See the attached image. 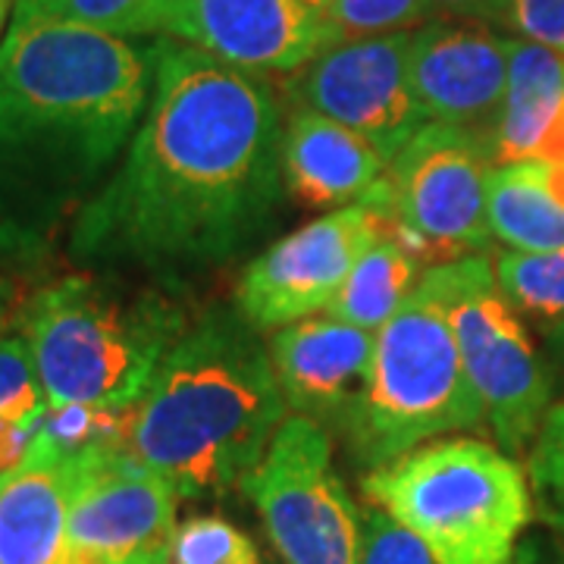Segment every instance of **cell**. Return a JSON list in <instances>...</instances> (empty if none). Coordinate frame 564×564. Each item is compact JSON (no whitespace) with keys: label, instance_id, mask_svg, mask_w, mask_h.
I'll list each match as a JSON object with an SVG mask.
<instances>
[{"label":"cell","instance_id":"d590c367","mask_svg":"<svg viewBox=\"0 0 564 564\" xmlns=\"http://www.w3.org/2000/svg\"><path fill=\"white\" fill-rule=\"evenodd\" d=\"M10 7H13V0H0V32H3V22L10 17Z\"/></svg>","mask_w":564,"mask_h":564},{"label":"cell","instance_id":"5b68a950","mask_svg":"<svg viewBox=\"0 0 564 564\" xmlns=\"http://www.w3.org/2000/svg\"><path fill=\"white\" fill-rule=\"evenodd\" d=\"M364 499L421 540L436 564H514L533 518L527 470L499 445L452 436L364 477Z\"/></svg>","mask_w":564,"mask_h":564},{"label":"cell","instance_id":"30bf717a","mask_svg":"<svg viewBox=\"0 0 564 564\" xmlns=\"http://www.w3.org/2000/svg\"><path fill=\"white\" fill-rule=\"evenodd\" d=\"M383 229V214L370 195L323 214L245 267L236 285V307L261 333L314 317L336 302L348 273Z\"/></svg>","mask_w":564,"mask_h":564},{"label":"cell","instance_id":"f1b7e54d","mask_svg":"<svg viewBox=\"0 0 564 564\" xmlns=\"http://www.w3.org/2000/svg\"><path fill=\"white\" fill-rule=\"evenodd\" d=\"M433 20H464L484 22V25H502L505 0H426Z\"/></svg>","mask_w":564,"mask_h":564},{"label":"cell","instance_id":"ac0fdd59","mask_svg":"<svg viewBox=\"0 0 564 564\" xmlns=\"http://www.w3.org/2000/svg\"><path fill=\"white\" fill-rule=\"evenodd\" d=\"M564 132V54L511 35L508 85L489 141V166L549 161Z\"/></svg>","mask_w":564,"mask_h":564},{"label":"cell","instance_id":"3957f363","mask_svg":"<svg viewBox=\"0 0 564 564\" xmlns=\"http://www.w3.org/2000/svg\"><path fill=\"white\" fill-rule=\"evenodd\" d=\"M289 417L270 348L239 307H210L166 351L132 408L129 452L180 496L226 492Z\"/></svg>","mask_w":564,"mask_h":564},{"label":"cell","instance_id":"4316f807","mask_svg":"<svg viewBox=\"0 0 564 564\" xmlns=\"http://www.w3.org/2000/svg\"><path fill=\"white\" fill-rule=\"evenodd\" d=\"M361 564H436L430 549L380 505L361 508Z\"/></svg>","mask_w":564,"mask_h":564},{"label":"cell","instance_id":"484cf974","mask_svg":"<svg viewBox=\"0 0 564 564\" xmlns=\"http://www.w3.org/2000/svg\"><path fill=\"white\" fill-rule=\"evenodd\" d=\"M261 562L254 543L226 518L202 514L176 524L170 564H245Z\"/></svg>","mask_w":564,"mask_h":564},{"label":"cell","instance_id":"f546056e","mask_svg":"<svg viewBox=\"0 0 564 564\" xmlns=\"http://www.w3.org/2000/svg\"><path fill=\"white\" fill-rule=\"evenodd\" d=\"M35 433H39V423L25 426V423L0 421V474L13 470L29 455V448L35 443Z\"/></svg>","mask_w":564,"mask_h":564},{"label":"cell","instance_id":"8992f818","mask_svg":"<svg viewBox=\"0 0 564 564\" xmlns=\"http://www.w3.org/2000/svg\"><path fill=\"white\" fill-rule=\"evenodd\" d=\"M474 426H486L484 404L467 380L443 295L421 276L373 339L367 392L345 443L370 474Z\"/></svg>","mask_w":564,"mask_h":564},{"label":"cell","instance_id":"836d02e7","mask_svg":"<svg viewBox=\"0 0 564 564\" xmlns=\"http://www.w3.org/2000/svg\"><path fill=\"white\" fill-rule=\"evenodd\" d=\"M549 343H552V351H555V358L562 364L564 370V321L555 323V326H549Z\"/></svg>","mask_w":564,"mask_h":564},{"label":"cell","instance_id":"1f68e13d","mask_svg":"<svg viewBox=\"0 0 564 564\" xmlns=\"http://www.w3.org/2000/svg\"><path fill=\"white\" fill-rule=\"evenodd\" d=\"M61 564H170V552H154V555H135V558H107V555H85V552H69Z\"/></svg>","mask_w":564,"mask_h":564},{"label":"cell","instance_id":"d4e9b609","mask_svg":"<svg viewBox=\"0 0 564 564\" xmlns=\"http://www.w3.org/2000/svg\"><path fill=\"white\" fill-rule=\"evenodd\" d=\"M433 20L426 0H333L326 22L336 41L414 32Z\"/></svg>","mask_w":564,"mask_h":564},{"label":"cell","instance_id":"7402d4cb","mask_svg":"<svg viewBox=\"0 0 564 564\" xmlns=\"http://www.w3.org/2000/svg\"><path fill=\"white\" fill-rule=\"evenodd\" d=\"M496 282L518 317L540 326L564 321V248L558 251H499L492 258Z\"/></svg>","mask_w":564,"mask_h":564},{"label":"cell","instance_id":"277c9868","mask_svg":"<svg viewBox=\"0 0 564 564\" xmlns=\"http://www.w3.org/2000/svg\"><path fill=\"white\" fill-rule=\"evenodd\" d=\"M185 329L173 299L73 273L35 292L22 336L51 408H135Z\"/></svg>","mask_w":564,"mask_h":564},{"label":"cell","instance_id":"4dcf8cb0","mask_svg":"<svg viewBox=\"0 0 564 564\" xmlns=\"http://www.w3.org/2000/svg\"><path fill=\"white\" fill-rule=\"evenodd\" d=\"M514 564H564V540L552 530L543 536H533L521 543Z\"/></svg>","mask_w":564,"mask_h":564},{"label":"cell","instance_id":"e575fe53","mask_svg":"<svg viewBox=\"0 0 564 564\" xmlns=\"http://www.w3.org/2000/svg\"><path fill=\"white\" fill-rule=\"evenodd\" d=\"M302 3L307 10H314L317 17H323V20H326V13H329V7H333V0H302Z\"/></svg>","mask_w":564,"mask_h":564},{"label":"cell","instance_id":"cb8c5ba5","mask_svg":"<svg viewBox=\"0 0 564 564\" xmlns=\"http://www.w3.org/2000/svg\"><path fill=\"white\" fill-rule=\"evenodd\" d=\"M51 402L41 386L29 339L22 333L0 336V421L35 426Z\"/></svg>","mask_w":564,"mask_h":564},{"label":"cell","instance_id":"d6a6232c","mask_svg":"<svg viewBox=\"0 0 564 564\" xmlns=\"http://www.w3.org/2000/svg\"><path fill=\"white\" fill-rule=\"evenodd\" d=\"M13 304H17V289H13V280L0 270V336L7 329V323L13 317Z\"/></svg>","mask_w":564,"mask_h":564},{"label":"cell","instance_id":"e0dca14e","mask_svg":"<svg viewBox=\"0 0 564 564\" xmlns=\"http://www.w3.org/2000/svg\"><path fill=\"white\" fill-rule=\"evenodd\" d=\"M69 524L66 458L32 443L13 470L0 474V564H61Z\"/></svg>","mask_w":564,"mask_h":564},{"label":"cell","instance_id":"d6986e66","mask_svg":"<svg viewBox=\"0 0 564 564\" xmlns=\"http://www.w3.org/2000/svg\"><path fill=\"white\" fill-rule=\"evenodd\" d=\"M489 229L508 251L564 248V163L518 161L489 166Z\"/></svg>","mask_w":564,"mask_h":564},{"label":"cell","instance_id":"7a4b0ae2","mask_svg":"<svg viewBox=\"0 0 564 564\" xmlns=\"http://www.w3.org/2000/svg\"><path fill=\"white\" fill-rule=\"evenodd\" d=\"M154 88V47L13 17L0 41V263L32 261L98 195Z\"/></svg>","mask_w":564,"mask_h":564},{"label":"cell","instance_id":"9c48e42d","mask_svg":"<svg viewBox=\"0 0 564 564\" xmlns=\"http://www.w3.org/2000/svg\"><path fill=\"white\" fill-rule=\"evenodd\" d=\"M242 492L282 564H361V511L333 467L321 423L289 414Z\"/></svg>","mask_w":564,"mask_h":564},{"label":"cell","instance_id":"5bb4252c","mask_svg":"<svg viewBox=\"0 0 564 564\" xmlns=\"http://www.w3.org/2000/svg\"><path fill=\"white\" fill-rule=\"evenodd\" d=\"M170 39L251 76H292L336 35L302 0H182Z\"/></svg>","mask_w":564,"mask_h":564},{"label":"cell","instance_id":"52a82bcc","mask_svg":"<svg viewBox=\"0 0 564 564\" xmlns=\"http://www.w3.org/2000/svg\"><path fill=\"white\" fill-rule=\"evenodd\" d=\"M423 276L443 295L467 380L484 404L492 440L508 455L524 452L552 408V377L521 317L505 302L492 258L464 254L433 263Z\"/></svg>","mask_w":564,"mask_h":564},{"label":"cell","instance_id":"603a6c76","mask_svg":"<svg viewBox=\"0 0 564 564\" xmlns=\"http://www.w3.org/2000/svg\"><path fill=\"white\" fill-rule=\"evenodd\" d=\"M527 477L543 524L564 540V402L552 404L527 455Z\"/></svg>","mask_w":564,"mask_h":564},{"label":"cell","instance_id":"2e32d148","mask_svg":"<svg viewBox=\"0 0 564 564\" xmlns=\"http://www.w3.org/2000/svg\"><path fill=\"white\" fill-rule=\"evenodd\" d=\"M285 188L307 207L339 210L358 204L389 173L383 154L343 122L292 110L282 132Z\"/></svg>","mask_w":564,"mask_h":564},{"label":"cell","instance_id":"83f0119b","mask_svg":"<svg viewBox=\"0 0 564 564\" xmlns=\"http://www.w3.org/2000/svg\"><path fill=\"white\" fill-rule=\"evenodd\" d=\"M502 29L564 54V0H505Z\"/></svg>","mask_w":564,"mask_h":564},{"label":"cell","instance_id":"6da1fadb","mask_svg":"<svg viewBox=\"0 0 564 564\" xmlns=\"http://www.w3.org/2000/svg\"><path fill=\"white\" fill-rule=\"evenodd\" d=\"M282 132L263 76L161 41L148 110L120 170L73 220L69 254L173 285L242 254L280 210Z\"/></svg>","mask_w":564,"mask_h":564},{"label":"cell","instance_id":"ba28073f","mask_svg":"<svg viewBox=\"0 0 564 564\" xmlns=\"http://www.w3.org/2000/svg\"><path fill=\"white\" fill-rule=\"evenodd\" d=\"M486 180L489 161L480 141L455 126L426 122L389 163L370 198L389 236L421 261L445 263L484 254L492 242Z\"/></svg>","mask_w":564,"mask_h":564},{"label":"cell","instance_id":"7c38bea8","mask_svg":"<svg viewBox=\"0 0 564 564\" xmlns=\"http://www.w3.org/2000/svg\"><path fill=\"white\" fill-rule=\"evenodd\" d=\"M66 549L107 558L170 552L176 533V486L139 462L129 445H91L66 458Z\"/></svg>","mask_w":564,"mask_h":564},{"label":"cell","instance_id":"ffe728a7","mask_svg":"<svg viewBox=\"0 0 564 564\" xmlns=\"http://www.w3.org/2000/svg\"><path fill=\"white\" fill-rule=\"evenodd\" d=\"M421 276V258L383 229V236L355 263L343 292L326 307V314L351 326H361L367 333H380L411 299Z\"/></svg>","mask_w":564,"mask_h":564},{"label":"cell","instance_id":"8fae6325","mask_svg":"<svg viewBox=\"0 0 564 564\" xmlns=\"http://www.w3.org/2000/svg\"><path fill=\"white\" fill-rule=\"evenodd\" d=\"M411 32L329 44L323 54L285 76L282 95L292 110H314L367 139L395 161L426 126L408 76Z\"/></svg>","mask_w":564,"mask_h":564},{"label":"cell","instance_id":"4fadbf2b","mask_svg":"<svg viewBox=\"0 0 564 564\" xmlns=\"http://www.w3.org/2000/svg\"><path fill=\"white\" fill-rule=\"evenodd\" d=\"M508 63L511 35L484 22L430 20L411 32L408 76L426 122L464 129L484 151L499 122Z\"/></svg>","mask_w":564,"mask_h":564},{"label":"cell","instance_id":"8d00e7d4","mask_svg":"<svg viewBox=\"0 0 564 564\" xmlns=\"http://www.w3.org/2000/svg\"><path fill=\"white\" fill-rule=\"evenodd\" d=\"M245 564H261V562H245Z\"/></svg>","mask_w":564,"mask_h":564},{"label":"cell","instance_id":"9a60e30c","mask_svg":"<svg viewBox=\"0 0 564 564\" xmlns=\"http://www.w3.org/2000/svg\"><path fill=\"white\" fill-rule=\"evenodd\" d=\"M373 339L377 333L329 314L273 329L267 348L289 411L345 433L367 392Z\"/></svg>","mask_w":564,"mask_h":564},{"label":"cell","instance_id":"44dd1931","mask_svg":"<svg viewBox=\"0 0 564 564\" xmlns=\"http://www.w3.org/2000/svg\"><path fill=\"white\" fill-rule=\"evenodd\" d=\"M182 0H17V17L88 25L107 35H166Z\"/></svg>","mask_w":564,"mask_h":564}]
</instances>
